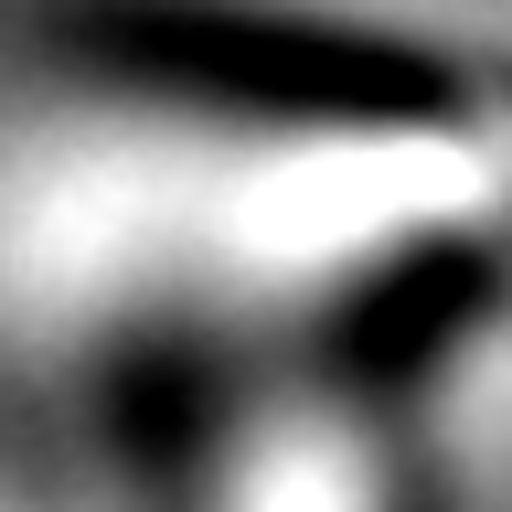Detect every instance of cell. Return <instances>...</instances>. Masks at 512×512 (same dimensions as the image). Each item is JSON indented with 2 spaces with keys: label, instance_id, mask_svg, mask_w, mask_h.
Segmentation results:
<instances>
[{
  "label": "cell",
  "instance_id": "obj_1",
  "mask_svg": "<svg viewBox=\"0 0 512 512\" xmlns=\"http://www.w3.org/2000/svg\"><path fill=\"white\" fill-rule=\"evenodd\" d=\"M512 246V86L118 75L0 150V288L64 331H288Z\"/></svg>",
  "mask_w": 512,
  "mask_h": 512
},
{
  "label": "cell",
  "instance_id": "obj_2",
  "mask_svg": "<svg viewBox=\"0 0 512 512\" xmlns=\"http://www.w3.org/2000/svg\"><path fill=\"white\" fill-rule=\"evenodd\" d=\"M214 512H395V470L342 406H278L235 438Z\"/></svg>",
  "mask_w": 512,
  "mask_h": 512
}]
</instances>
